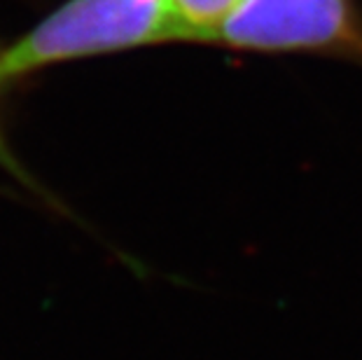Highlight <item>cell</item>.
Wrapping results in <instances>:
<instances>
[{
	"label": "cell",
	"mask_w": 362,
	"mask_h": 360,
	"mask_svg": "<svg viewBox=\"0 0 362 360\" xmlns=\"http://www.w3.org/2000/svg\"><path fill=\"white\" fill-rule=\"evenodd\" d=\"M182 40L166 0H66L14 47L3 52L5 78L82 57Z\"/></svg>",
	"instance_id": "1"
},
{
	"label": "cell",
	"mask_w": 362,
	"mask_h": 360,
	"mask_svg": "<svg viewBox=\"0 0 362 360\" xmlns=\"http://www.w3.org/2000/svg\"><path fill=\"white\" fill-rule=\"evenodd\" d=\"M213 42L250 52H315L362 64V17L351 0H243Z\"/></svg>",
	"instance_id": "2"
},
{
	"label": "cell",
	"mask_w": 362,
	"mask_h": 360,
	"mask_svg": "<svg viewBox=\"0 0 362 360\" xmlns=\"http://www.w3.org/2000/svg\"><path fill=\"white\" fill-rule=\"evenodd\" d=\"M182 30V42H213L218 28L243 0H166Z\"/></svg>",
	"instance_id": "3"
},
{
	"label": "cell",
	"mask_w": 362,
	"mask_h": 360,
	"mask_svg": "<svg viewBox=\"0 0 362 360\" xmlns=\"http://www.w3.org/2000/svg\"><path fill=\"white\" fill-rule=\"evenodd\" d=\"M5 80H7V78H5V73H3V52H0V87H3V82H5ZM0 166L7 168V171H12V175H17V178L28 180V178H26V173L21 171L17 162H14L12 152H10V148H7V143H5L3 132H0Z\"/></svg>",
	"instance_id": "4"
}]
</instances>
